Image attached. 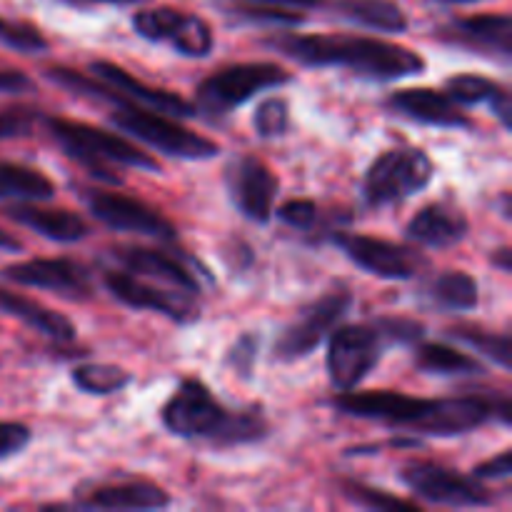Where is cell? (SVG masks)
<instances>
[{
  "instance_id": "1",
  "label": "cell",
  "mask_w": 512,
  "mask_h": 512,
  "mask_svg": "<svg viewBox=\"0 0 512 512\" xmlns=\"http://www.w3.org/2000/svg\"><path fill=\"white\" fill-rule=\"evenodd\" d=\"M263 43L308 68H345L358 78L378 83L413 78L425 70V60L415 50L363 35H303L283 30Z\"/></svg>"
},
{
  "instance_id": "2",
  "label": "cell",
  "mask_w": 512,
  "mask_h": 512,
  "mask_svg": "<svg viewBox=\"0 0 512 512\" xmlns=\"http://www.w3.org/2000/svg\"><path fill=\"white\" fill-rule=\"evenodd\" d=\"M160 423L178 438L208 440L215 448L260 443L268 438L270 425L263 408H223L213 390L198 378H185L160 410Z\"/></svg>"
},
{
  "instance_id": "3",
  "label": "cell",
  "mask_w": 512,
  "mask_h": 512,
  "mask_svg": "<svg viewBox=\"0 0 512 512\" xmlns=\"http://www.w3.org/2000/svg\"><path fill=\"white\" fill-rule=\"evenodd\" d=\"M45 125H48L50 138L65 150L68 158H73L75 163L90 170V175L105 180V183H123L115 168H140L160 173L158 160L123 135L108 133L103 128H93V125L68 118H48Z\"/></svg>"
},
{
  "instance_id": "4",
  "label": "cell",
  "mask_w": 512,
  "mask_h": 512,
  "mask_svg": "<svg viewBox=\"0 0 512 512\" xmlns=\"http://www.w3.org/2000/svg\"><path fill=\"white\" fill-rule=\"evenodd\" d=\"M108 120L118 130L128 133L130 138L140 140V143H145L148 148L158 150V153L163 155H170V158L208 160L220 153V145L213 143L210 138L183 128V125L175 123V118H170V115L155 113V110L140 108V105H115L113 113L108 115Z\"/></svg>"
},
{
  "instance_id": "5",
  "label": "cell",
  "mask_w": 512,
  "mask_h": 512,
  "mask_svg": "<svg viewBox=\"0 0 512 512\" xmlns=\"http://www.w3.org/2000/svg\"><path fill=\"white\" fill-rule=\"evenodd\" d=\"M435 175L433 160L420 148H393L373 160L363 178V198L370 208H388L423 193Z\"/></svg>"
},
{
  "instance_id": "6",
  "label": "cell",
  "mask_w": 512,
  "mask_h": 512,
  "mask_svg": "<svg viewBox=\"0 0 512 512\" xmlns=\"http://www.w3.org/2000/svg\"><path fill=\"white\" fill-rule=\"evenodd\" d=\"M293 75L275 63H235L208 75L195 90V110L228 115L260 90L288 85Z\"/></svg>"
},
{
  "instance_id": "7",
  "label": "cell",
  "mask_w": 512,
  "mask_h": 512,
  "mask_svg": "<svg viewBox=\"0 0 512 512\" xmlns=\"http://www.w3.org/2000/svg\"><path fill=\"white\" fill-rule=\"evenodd\" d=\"M400 480L415 498L440 505V508H490L495 503L493 493L485 488L483 480H475L473 475H463L430 460L403 465Z\"/></svg>"
},
{
  "instance_id": "8",
  "label": "cell",
  "mask_w": 512,
  "mask_h": 512,
  "mask_svg": "<svg viewBox=\"0 0 512 512\" xmlns=\"http://www.w3.org/2000/svg\"><path fill=\"white\" fill-rule=\"evenodd\" d=\"M385 340L373 323L343 325L333 333L328 343V378L335 390H355L383 358Z\"/></svg>"
},
{
  "instance_id": "9",
  "label": "cell",
  "mask_w": 512,
  "mask_h": 512,
  "mask_svg": "<svg viewBox=\"0 0 512 512\" xmlns=\"http://www.w3.org/2000/svg\"><path fill=\"white\" fill-rule=\"evenodd\" d=\"M350 308H353V295L348 290H328L280 333L278 343H275V358L280 363H295V360L308 358L338 328Z\"/></svg>"
},
{
  "instance_id": "10",
  "label": "cell",
  "mask_w": 512,
  "mask_h": 512,
  "mask_svg": "<svg viewBox=\"0 0 512 512\" xmlns=\"http://www.w3.org/2000/svg\"><path fill=\"white\" fill-rule=\"evenodd\" d=\"M133 30L150 43L170 45L185 58H208L215 35L208 20L175 8H150L133 15Z\"/></svg>"
},
{
  "instance_id": "11",
  "label": "cell",
  "mask_w": 512,
  "mask_h": 512,
  "mask_svg": "<svg viewBox=\"0 0 512 512\" xmlns=\"http://www.w3.org/2000/svg\"><path fill=\"white\" fill-rule=\"evenodd\" d=\"M335 245L368 275L383 280H410L420 273L425 258L415 248L360 233H335Z\"/></svg>"
},
{
  "instance_id": "12",
  "label": "cell",
  "mask_w": 512,
  "mask_h": 512,
  "mask_svg": "<svg viewBox=\"0 0 512 512\" xmlns=\"http://www.w3.org/2000/svg\"><path fill=\"white\" fill-rule=\"evenodd\" d=\"M83 200L90 213H93V218L108 225L110 230L150 235V238L165 240V243L175 238L173 223H168L155 208L135 198H128V195L105 193V190H85Z\"/></svg>"
},
{
  "instance_id": "13",
  "label": "cell",
  "mask_w": 512,
  "mask_h": 512,
  "mask_svg": "<svg viewBox=\"0 0 512 512\" xmlns=\"http://www.w3.org/2000/svg\"><path fill=\"white\" fill-rule=\"evenodd\" d=\"M103 283L118 303L133 310H150V313L165 315L180 325L195 323L200 318V308L193 303V295L183 293V290L168 293L163 288H155V285L138 280L128 270H108L103 275Z\"/></svg>"
},
{
  "instance_id": "14",
  "label": "cell",
  "mask_w": 512,
  "mask_h": 512,
  "mask_svg": "<svg viewBox=\"0 0 512 512\" xmlns=\"http://www.w3.org/2000/svg\"><path fill=\"white\" fill-rule=\"evenodd\" d=\"M225 178H228V190L235 208L253 223H270L280 190L278 175L255 155H240L228 165Z\"/></svg>"
},
{
  "instance_id": "15",
  "label": "cell",
  "mask_w": 512,
  "mask_h": 512,
  "mask_svg": "<svg viewBox=\"0 0 512 512\" xmlns=\"http://www.w3.org/2000/svg\"><path fill=\"white\" fill-rule=\"evenodd\" d=\"M5 280L23 288H38L58 293L70 300H85L93 293L90 275L83 265L68 258H33L23 263H13L3 268Z\"/></svg>"
},
{
  "instance_id": "16",
  "label": "cell",
  "mask_w": 512,
  "mask_h": 512,
  "mask_svg": "<svg viewBox=\"0 0 512 512\" xmlns=\"http://www.w3.org/2000/svg\"><path fill=\"white\" fill-rule=\"evenodd\" d=\"M90 73H93V78L103 80L113 90V105L133 103L140 105V108L155 110V113L170 115V118H190V115H195V105L180 98L178 93L140 83L128 70L110 63V60H95V63H90Z\"/></svg>"
},
{
  "instance_id": "17",
  "label": "cell",
  "mask_w": 512,
  "mask_h": 512,
  "mask_svg": "<svg viewBox=\"0 0 512 512\" xmlns=\"http://www.w3.org/2000/svg\"><path fill=\"white\" fill-rule=\"evenodd\" d=\"M113 258L123 265L128 273L133 275H148V278L160 280V283L173 285L175 290H183V293L198 295L200 293V278L205 283H210V275L203 265L185 263L178 255L163 253V250L153 248H118L113 253Z\"/></svg>"
},
{
  "instance_id": "18",
  "label": "cell",
  "mask_w": 512,
  "mask_h": 512,
  "mask_svg": "<svg viewBox=\"0 0 512 512\" xmlns=\"http://www.w3.org/2000/svg\"><path fill=\"white\" fill-rule=\"evenodd\" d=\"M440 40L468 50H483L493 58L510 60L512 53V20L505 13H485L455 18L438 28Z\"/></svg>"
},
{
  "instance_id": "19",
  "label": "cell",
  "mask_w": 512,
  "mask_h": 512,
  "mask_svg": "<svg viewBox=\"0 0 512 512\" xmlns=\"http://www.w3.org/2000/svg\"><path fill=\"white\" fill-rule=\"evenodd\" d=\"M390 110L400 118H408L420 125L433 128H470L468 113L443 90L433 88H405L388 98Z\"/></svg>"
},
{
  "instance_id": "20",
  "label": "cell",
  "mask_w": 512,
  "mask_h": 512,
  "mask_svg": "<svg viewBox=\"0 0 512 512\" xmlns=\"http://www.w3.org/2000/svg\"><path fill=\"white\" fill-rule=\"evenodd\" d=\"M170 495L153 480H123V483L93 485L88 493H78L75 508L85 510H163Z\"/></svg>"
},
{
  "instance_id": "21",
  "label": "cell",
  "mask_w": 512,
  "mask_h": 512,
  "mask_svg": "<svg viewBox=\"0 0 512 512\" xmlns=\"http://www.w3.org/2000/svg\"><path fill=\"white\" fill-rule=\"evenodd\" d=\"M468 230L470 223L463 210L453 208L448 203H433L418 210V215L410 220L405 233L413 243L423 245V248L443 250L453 248L460 240L468 238Z\"/></svg>"
},
{
  "instance_id": "22",
  "label": "cell",
  "mask_w": 512,
  "mask_h": 512,
  "mask_svg": "<svg viewBox=\"0 0 512 512\" xmlns=\"http://www.w3.org/2000/svg\"><path fill=\"white\" fill-rule=\"evenodd\" d=\"M5 215L13 223L33 230V233L43 235L53 243H78V240L88 238L90 233V225L78 213H70L63 208H40V205H33V200L8 205Z\"/></svg>"
},
{
  "instance_id": "23",
  "label": "cell",
  "mask_w": 512,
  "mask_h": 512,
  "mask_svg": "<svg viewBox=\"0 0 512 512\" xmlns=\"http://www.w3.org/2000/svg\"><path fill=\"white\" fill-rule=\"evenodd\" d=\"M0 313L20 320L23 325L45 335V338L60 340V343H73L75 340V325L63 313H55V310L45 308L35 300L3 288H0Z\"/></svg>"
},
{
  "instance_id": "24",
  "label": "cell",
  "mask_w": 512,
  "mask_h": 512,
  "mask_svg": "<svg viewBox=\"0 0 512 512\" xmlns=\"http://www.w3.org/2000/svg\"><path fill=\"white\" fill-rule=\"evenodd\" d=\"M445 93H448L458 105L488 103L490 110H493V113L498 115L500 123H503V128L510 130L512 125L510 95L508 90H505L500 83H495V80L483 78V75H475V73H460L445 80Z\"/></svg>"
},
{
  "instance_id": "25",
  "label": "cell",
  "mask_w": 512,
  "mask_h": 512,
  "mask_svg": "<svg viewBox=\"0 0 512 512\" xmlns=\"http://www.w3.org/2000/svg\"><path fill=\"white\" fill-rule=\"evenodd\" d=\"M335 13L350 23L383 33H405L408 15L393 0H335Z\"/></svg>"
},
{
  "instance_id": "26",
  "label": "cell",
  "mask_w": 512,
  "mask_h": 512,
  "mask_svg": "<svg viewBox=\"0 0 512 512\" xmlns=\"http://www.w3.org/2000/svg\"><path fill=\"white\" fill-rule=\"evenodd\" d=\"M430 300L440 310L468 313V310L478 308L480 303L478 280L465 273V270H445L430 283Z\"/></svg>"
},
{
  "instance_id": "27",
  "label": "cell",
  "mask_w": 512,
  "mask_h": 512,
  "mask_svg": "<svg viewBox=\"0 0 512 512\" xmlns=\"http://www.w3.org/2000/svg\"><path fill=\"white\" fill-rule=\"evenodd\" d=\"M415 365L430 375H483L485 365L470 355L460 353L453 345L443 343H418L415 348Z\"/></svg>"
},
{
  "instance_id": "28",
  "label": "cell",
  "mask_w": 512,
  "mask_h": 512,
  "mask_svg": "<svg viewBox=\"0 0 512 512\" xmlns=\"http://www.w3.org/2000/svg\"><path fill=\"white\" fill-rule=\"evenodd\" d=\"M55 183L40 170L18 163H0V198L50 200Z\"/></svg>"
},
{
  "instance_id": "29",
  "label": "cell",
  "mask_w": 512,
  "mask_h": 512,
  "mask_svg": "<svg viewBox=\"0 0 512 512\" xmlns=\"http://www.w3.org/2000/svg\"><path fill=\"white\" fill-rule=\"evenodd\" d=\"M70 378H73L75 388L88 395H115L133 383V375L128 370L105 363L78 365Z\"/></svg>"
},
{
  "instance_id": "30",
  "label": "cell",
  "mask_w": 512,
  "mask_h": 512,
  "mask_svg": "<svg viewBox=\"0 0 512 512\" xmlns=\"http://www.w3.org/2000/svg\"><path fill=\"white\" fill-rule=\"evenodd\" d=\"M455 340L470 345L478 353L488 355L495 365H500L503 370L512 368L510 360V335L508 333H485L480 328H468V325H460V328L450 330Z\"/></svg>"
},
{
  "instance_id": "31",
  "label": "cell",
  "mask_w": 512,
  "mask_h": 512,
  "mask_svg": "<svg viewBox=\"0 0 512 512\" xmlns=\"http://www.w3.org/2000/svg\"><path fill=\"white\" fill-rule=\"evenodd\" d=\"M343 490L355 505H360V508L365 510H408V512L420 510V503H415V500L398 498V495L385 493V490H378V488H370V485L345 483Z\"/></svg>"
},
{
  "instance_id": "32",
  "label": "cell",
  "mask_w": 512,
  "mask_h": 512,
  "mask_svg": "<svg viewBox=\"0 0 512 512\" xmlns=\"http://www.w3.org/2000/svg\"><path fill=\"white\" fill-rule=\"evenodd\" d=\"M0 45L18 53H43L48 48V40L35 25L0 18Z\"/></svg>"
},
{
  "instance_id": "33",
  "label": "cell",
  "mask_w": 512,
  "mask_h": 512,
  "mask_svg": "<svg viewBox=\"0 0 512 512\" xmlns=\"http://www.w3.org/2000/svg\"><path fill=\"white\" fill-rule=\"evenodd\" d=\"M255 133L260 138H280L290 128V108L283 98H268L255 110Z\"/></svg>"
},
{
  "instance_id": "34",
  "label": "cell",
  "mask_w": 512,
  "mask_h": 512,
  "mask_svg": "<svg viewBox=\"0 0 512 512\" xmlns=\"http://www.w3.org/2000/svg\"><path fill=\"white\" fill-rule=\"evenodd\" d=\"M373 325L383 335L385 345H418L425 335V325L413 318H398V315H383L375 318Z\"/></svg>"
},
{
  "instance_id": "35",
  "label": "cell",
  "mask_w": 512,
  "mask_h": 512,
  "mask_svg": "<svg viewBox=\"0 0 512 512\" xmlns=\"http://www.w3.org/2000/svg\"><path fill=\"white\" fill-rule=\"evenodd\" d=\"M260 338L255 333H243L233 345H230L228 355H225V365L233 368L235 375L248 380L253 375V365L258 360Z\"/></svg>"
},
{
  "instance_id": "36",
  "label": "cell",
  "mask_w": 512,
  "mask_h": 512,
  "mask_svg": "<svg viewBox=\"0 0 512 512\" xmlns=\"http://www.w3.org/2000/svg\"><path fill=\"white\" fill-rule=\"evenodd\" d=\"M273 213L278 215L280 223H285L288 228H295V230H310L320 218L318 205H315L313 200H305V198L288 200V203H283L278 210H273Z\"/></svg>"
},
{
  "instance_id": "37",
  "label": "cell",
  "mask_w": 512,
  "mask_h": 512,
  "mask_svg": "<svg viewBox=\"0 0 512 512\" xmlns=\"http://www.w3.org/2000/svg\"><path fill=\"white\" fill-rule=\"evenodd\" d=\"M30 440H33V430H30L28 425L3 420V423H0V460L23 453L30 445Z\"/></svg>"
},
{
  "instance_id": "38",
  "label": "cell",
  "mask_w": 512,
  "mask_h": 512,
  "mask_svg": "<svg viewBox=\"0 0 512 512\" xmlns=\"http://www.w3.org/2000/svg\"><path fill=\"white\" fill-rule=\"evenodd\" d=\"M35 110L28 108H13L0 113V140L8 138H23L33 130Z\"/></svg>"
},
{
  "instance_id": "39",
  "label": "cell",
  "mask_w": 512,
  "mask_h": 512,
  "mask_svg": "<svg viewBox=\"0 0 512 512\" xmlns=\"http://www.w3.org/2000/svg\"><path fill=\"white\" fill-rule=\"evenodd\" d=\"M512 475V450H503L495 458L485 460L478 468H473L475 480H505Z\"/></svg>"
},
{
  "instance_id": "40",
  "label": "cell",
  "mask_w": 512,
  "mask_h": 512,
  "mask_svg": "<svg viewBox=\"0 0 512 512\" xmlns=\"http://www.w3.org/2000/svg\"><path fill=\"white\" fill-rule=\"evenodd\" d=\"M35 85L33 80L28 78L20 70H3L0 68V93L3 95H23V93H33Z\"/></svg>"
},
{
  "instance_id": "41",
  "label": "cell",
  "mask_w": 512,
  "mask_h": 512,
  "mask_svg": "<svg viewBox=\"0 0 512 512\" xmlns=\"http://www.w3.org/2000/svg\"><path fill=\"white\" fill-rule=\"evenodd\" d=\"M238 3L273 5V8H290V10H313V8H320L323 0H238Z\"/></svg>"
},
{
  "instance_id": "42",
  "label": "cell",
  "mask_w": 512,
  "mask_h": 512,
  "mask_svg": "<svg viewBox=\"0 0 512 512\" xmlns=\"http://www.w3.org/2000/svg\"><path fill=\"white\" fill-rule=\"evenodd\" d=\"M0 250H3V253H20V250H23V243H20L15 235H10L8 230L0 228Z\"/></svg>"
},
{
  "instance_id": "43",
  "label": "cell",
  "mask_w": 512,
  "mask_h": 512,
  "mask_svg": "<svg viewBox=\"0 0 512 512\" xmlns=\"http://www.w3.org/2000/svg\"><path fill=\"white\" fill-rule=\"evenodd\" d=\"M493 265H498L503 273H510V270H512V253H510L508 245H503L498 253H493Z\"/></svg>"
},
{
  "instance_id": "44",
  "label": "cell",
  "mask_w": 512,
  "mask_h": 512,
  "mask_svg": "<svg viewBox=\"0 0 512 512\" xmlns=\"http://www.w3.org/2000/svg\"><path fill=\"white\" fill-rule=\"evenodd\" d=\"M73 3H105V5H130V3H140V0H73Z\"/></svg>"
},
{
  "instance_id": "45",
  "label": "cell",
  "mask_w": 512,
  "mask_h": 512,
  "mask_svg": "<svg viewBox=\"0 0 512 512\" xmlns=\"http://www.w3.org/2000/svg\"><path fill=\"white\" fill-rule=\"evenodd\" d=\"M500 213H503L505 220H510V193H503L500 195Z\"/></svg>"
},
{
  "instance_id": "46",
  "label": "cell",
  "mask_w": 512,
  "mask_h": 512,
  "mask_svg": "<svg viewBox=\"0 0 512 512\" xmlns=\"http://www.w3.org/2000/svg\"><path fill=\"white\" fill-rule=\"evenodd\" d=\"M438 3H445V5H470V3H480V0H438Z\"/></svg>"
}]
</instances>
